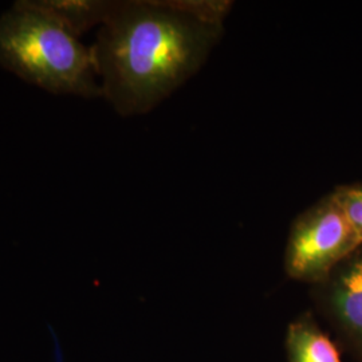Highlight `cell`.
Segmentation results:
<instances>
[{"mask_svg":"<svg viewBox=\"0 0 362 362\" xmlns=\"http://www.w3.org/2000/svg\"><path fill=\"white\" fill-rule=\"evenodd\" d=\"M310 298L339 350L362 362V243L310 286Z\"/></svg>","mask_w":362,"mask_h":362,"instance_id":"277c9868","label":"cell"},{"mask_svg":"<svg viewBox=\"0 0 362 362\" xmlns=\"http://www.w3.org/2000/svg\"><path fill=\"white\" fill-rule=\"evenodd\" d=\"M227 1H112L91 47L101 97L121 116L153 110L207 62Z\"/></svg>","mask_w":362,"mask_h":362,"instance_id":"6da1fadb","label":"cell"},{"mask_svg":"<svg viewBox=\"0 0 362 362\" xmlns=\"http://www.w3.org/2000/svg\"><path fill=\"white\" fill-rule=\"evenodd\" d=\"M287 362H341V350L311 311L294 318L286 329Z\"/></svg>","mask_w":362,"mask_h":362,"instance_id":"5b68a950","label":"cell"},{"mask_svg":"<svg viewBox=\"0 0 362 362\" xmlns=\"http://www.w3.org/2000/svg\"><path fill=\"white\" fill-rule=\"evenodd\" d=\"M33 3L77 38L91 27L101 26L112 4L105 0H33Z\"/></svg>","mask_w":362,"mask_h":362,"instance_id":"8992f818","label":"cell"},{"mask_svg":"<svg viewBox=\"0 0 362 362\" xmlns=\"http://www.w3.org/2000/svg\"><path fill=\"white\" fill-rule=\"evenodd\" d=\"M0 66L52 94L101 97L91 47L33 0L16 1L0 15Z\"/></svg>","mask_w":362,"mask_h":362,"instance_id":"7a4b0ae2","label":"cell"},{"mask_svg":"<svg viewBox=\"0 0 362 362\" xmlns=\"http://www.w3.org/2000/svg\"><path fill=\"white\" fill-rule=\"evenodd\" d=\"M337 199L344 209L350 226L357 236L358 243H362V185L341 187L334 191Z\"/></svg>","mask_w":362,"mask_h":362,"instance_id":"52a82bcc","label":"cell"},{"mask_svg":"<svg viewBox=\"0 0 362 362\" xmlns=\"http://www.w3.org/2000/svg\"><path fill=\"white\" fill-rule=\"evenodd\" d=\"M357 246V236L333 191L293 221L284 258L286 275L315 285Z\"/></svg>","mask_w":362,"mask_h":362,"instance_id":"3957f363","label":"cell"}]
</instances>
